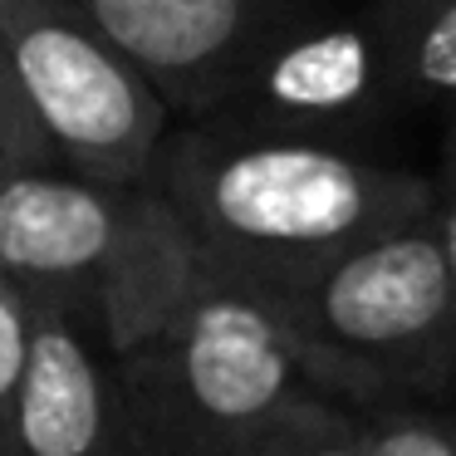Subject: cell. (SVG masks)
Returning a JSON list of instances; mask_svg holds the SVG:
<instances>
[{
	"label": "cell",
	"instance_id": "6da1fadb",
	"mask_svg": "<svg viewBox=\"0 0 456 456\" xmlns=\"http://www.w3.org/2000/svg\"><path fill=\"white\" fill-rule=\"evenodd\" d=\"M148 182L207 270L270 299L436 211L432 182L417 172L354 148L260 138L211 123L167 128Z\"/></svg>",
	"mask_w": 456,
	"mask_h": 456
},
{
	"label": "cell",
	"instance_id": "7a4b0ae2",
	"mask_svg": "<svg viewBox=\"0 0 456 456\" xmlns=\"http://www.w3.org/2000/svg\"><path fill=\"white\" fill-rule=\"evenodd\" d=\"M207 260L152 182L113 187L69 167L0 172V280L60 309L109 358L167 324Z\"/></svg>",
	"mask_w": 456,
	"mask_h": 456
},
{
	"label": "cell",
	"instance_id": "3957f363",
	"mask_svg": "<svg viewBox=\"0 0 456 456\" xmlns=\"http://www.w3.org/2000/svg\"><path fill=\"white\" fill-rule=\"evenodd\" d=\"M109 363L142 456H231L309 383L280 305L216 270Z\"/></svg>",
	"mask_w": 456,
	"mask_h": 456
},
{
	"label": "cell",
	"instance_id": "277c9868",
	"mask_svg": "<svg viewBox=\"0 0 456 456\" xmlns=\"http://www.w3.org/2000/svg\"><path fill=\"white\" fill-rule=\"evenodd\" d=\"M275 305L305 378L354 403L403 397L456 363V285L432 216L358 246Z\"/></svg>",
	"mask_w": 456,
	"mask_h": 456
},
{
	"label": "cell",
	"instance_id": "5b68a950",
	"mask_svg": "<svg viewBox=\"0 0 456 456\" xmlns=\"http://www.w3.org/2000/svg\"><path fill=\"white\" fill-rule=\"evenodd\" d=\"M0 54L60 167L113 187L152 177L172 113L74 0H0Z\"/></svg>",
	"mask_w": 456,
	"mask_h": 456
},
{
	"label": "cell",
	"instance_id": "8992f818",
	"mask_svg": "<svg viewBox=\"0 0 456 456\" xmlns=\"http://www.w3.org/2000/svg\"><path fill=\"white\" fill-rule=\"evenodd\" d=\"M397 109L403 94L368 5L348 15H324L314 5L270 30L197 123L363 152L358 142Z\"/></svg>",
	"mask_w": 456,
	"mask_h": 456
},
{
	"label": "cell",
	"instance_id": "52a82bcc",
	"mask_svg": "<svg viewBox=\"0 0 456 456\" xmlns=\"http://www.w3.org/2000/svg\"><path fill=\"white\" fill-rule=\"evenodd\" d=\"M172 118L197 123L246 54L314 0H74Z\"/></svg>",
	"mask_w": 456,
	"mask_h": 456
},
{
	"label": "cell",
	"instance_id": "ba28073f",
	"mask_svg": "<svg viewBox=\"0 0 456 456\" xmlns=\"http://www.w3.org/2000/svg\"><path fill=\"white\" fill-rule=\"evenodd\" d=\"M20 432L30 456H142L109 354L45 305H25Z\"/></svg>",
	"mask_w": 456,
	"mask_h": 456
},
{
	"label": "cell",
	"instance_id": "9c48e42d",
	"mask_svg": "<svg viewBox=\"0 0 456 456\" xmlns=\"http://www.w3.org/2000/svg\"><path fill=\"white\" fill-rule=\"evenodd\" d=\"M407 103H456V0H368Z\"/></svg>",
	"mask_w": 456,
	"mask_h": 456
},
{
	"label": "cell",
	"instance_id": "30bf717a",
	"mask_svg": "<svg viewBox=\"0 0 456 456\" xmlns=\"http://www.w3.org/2000/svg\"><path fill=\"white\" fill-rule=\"evenodd\" d=\"M231 456H363V417L354 397L305 383L275 407Z\"/></svg>",
	"mask_w": 456,
	"mask_h": 456
},
{
	"label": "cell",
	"instance_id": "8fae6325",
	"mask_svg": "<svg viewBox=\"0 0 456 456\" xmlns=\"http://www.w3.org/2000/svg\"><path fill=\"white\" fill-rule=\"evenodd\" d=\"M358 417H363V456H456V427L403 397L358 403Z\"/></svg>",
	"mask_w": 456,
	"mask_h": 456
},
{
	"label": "cell",
	"instance_id": "7c38bea8",
	"mask_svg": "<svg viewBox=\"0 0 456 456\" xmlns=\"http://www.w3.org/2000/svg\"><path fill=\"white\" fill-rule=\"evenodd\" d=\"M20 363H25V299L0 280V456H30L20 432Z\"/></svg>",
	"mask_w": 456,
	"mask_h": 456
},
{
	"label": "cell",
	"instance_id": "4fadbf2b",
	"mask_svg": "<svg viewBox=\"0 0 456 456\" xmlns=\"http://www.w3.org/2000/svg\"><path fill=\"white\" fill-rule=\"evenodd\" d=\"M5 167H60L50 138L30 118V109H25L20 89L11 79H0V172Z\"/></svg>",
	"mask_w": 456,
	"mask_h": 456
},
{
	"label": "cell",
	"instance_id": "5bb4252c",
	"mask_svg": "<svg viewBox=\"0 0 456 456\" xmlns=\"http://www.w3.org/2000/svg\"><path fill=\"white\" fill-rule=\"evenodd\" d=\"M432 221H436V240H442L446 270H452V285H456V197L452 201H436Z\"/></svg>",
	"mask_w": 456,
	"mask_h": 456
},
{
	"label": "cell",
	"instance_id": "9a60e30c",
	"mask_svg": "<svg viewBox=\"0 0 456 456\" xmlns=\"http://www.w3.org/2000/svg\"><path fill=\"white\" fill-rule=\"evenodd\" d=\"M432 191H436V201H452V197H456V123H452V133H446V148H442V177L432 182Z\"/></svg>",
	"mask_w": 456,
	"mask_h": 456
},
{
	"label": "cell",
	"instance_id": "2e32d148",
	"mask_svg": "<svg viewBox=\"0 0 456 456\" xmlns=\"http://www.w3.org/2000/svg\"><path fill=\"white\" fill-rule=\"evenodd\" d=\"M0 79H11V69H5V54H0ZM15 84V79H11Z\"/></svg>",
	"mask_w": 456,
	"mask_h": 456
}]
</instances>
